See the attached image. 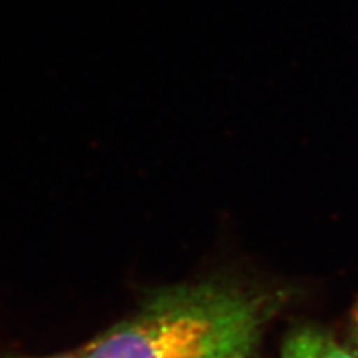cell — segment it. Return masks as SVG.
I'll use <instances>...</instances> for the list:
<instances>
[{
    "instance_id": "3957f363",
    "label": "cell",
    "mask_w": 358,
    "mask_h": 358,
    "mask_svg": "<svg viewBox=\"0 0 358 358\" xmlns=\"http://www.w3.org/2000/svg\"><path fill=\"white\" fill-rule=\"evenodd\" d=\"M19 358H80L77 353H69V355H42V357H19Z\"/></svg>"
},
{
    "instance_id": "6da1fadb",
    "label": "cell",
    "mask_w": 358,
    "mask_h": 358,
    "mask_svg": "<svg viewBox=\"0 0 358 358\" xmlns=\"http://www.w3.org/2000/svg\"><path fill=\"white\" fill-rule=\"evenodd\" d=\"M280 290L232 279L187 280L148 294L75 353L80 358H259Z\"/></svg>"
},
{
    "instance_id": "7a4b0ae2",
    "label": "cell",
    "mask_w": 358,
    "mask_h": 358,
    "mask_svg": "<svg viewBox=\"0 0 358 358\" xmlns=\"http://www.w3.org/2000/svg\"><path fill=\"white\" fill-rule=\"evenodd\" d=\"M282 358H358V310L342 325L294 330L282 347Z\"/></svg>"
}]
</instances>
